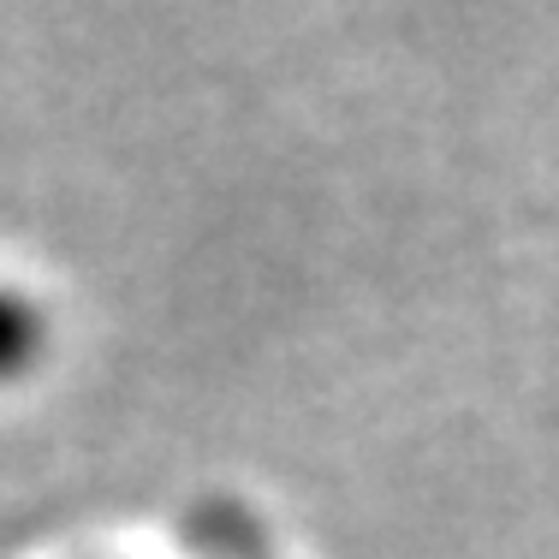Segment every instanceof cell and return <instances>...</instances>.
Wrapping results in <instances>:
<instances>
[{
	"instance_id": "6da1fadb",
	"label": "cell",
	"mask_w": 559,
	"mask_h": 559,
	"mask_svg": "<svg viewBox=\"0 0 559 559\" xmlns=\"http://www.w3.org/2000/svg\"><path fill=\"white\" fill-rule=\"evenodd\" d=\"M36 334H43V322H36L31 304L12 298V292H0V376H12V369L31 364Z\"/></svg>"
}]
</instances>
